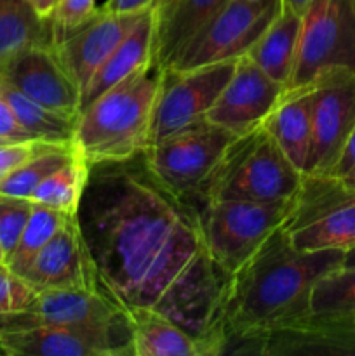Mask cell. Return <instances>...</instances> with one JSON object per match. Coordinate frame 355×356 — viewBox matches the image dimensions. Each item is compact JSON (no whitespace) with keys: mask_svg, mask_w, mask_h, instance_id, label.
Here are the masks:
<instances>
[{"mask_svg":"<svg viewBox=\"0 0 355 356\" xmlns=\"http://www.w3.org/2000/svg\"><path fill=\"white\" fill-rule=\"evenodd\" d=\"M132 351L134 356H205L204 344L166 318L150 309H131Z\"/></svg>","mask_w":355,"mask_h":356,"instance_id":"603a6c76","label":"cell"},{"mask_svg":"<svg viewBox=\"0 0 355 356\" xmlns=\"http://www.w3.org/2000/svg\"><path fill=\"white\" fill-rule=\"evenodd\" d=\"M155 2L157 0H106L100 9L108 13H143Z\"/></svg>","mask_w":355,"mask_h":356,"instance_id":"d590c367","label":"cell"},{"mask_svg":"<svg viewBox=\"0 0 355 356\" xmlns=\"http://www.w3.org/2000/svg\"><path fill=\"white\" fill-rule=\"evenodd\" d=\"M160 76L162 72L152 63L82 108L73 148L84 162L127 160L148 148Z\"/></svg>","mask_w":355,"mask_h":356,"instance_id":"3957f363","label":"cell"},{"mask_svg":"<svg viewBox=\"0 0 355 356\" xmlns=\"http://www.w3.org/2000/svg\"><path fill=\"white\" fill-rule=\"evenodd\" d=\"M31 209L33 202L30 198L0 193V249L3 254V263L16 249L31 216Z\"/></svg>","mask_w":355,"mask_h":356,"instance_id":"f546056e","label":"cell"},{"mask_svg":"<svg viewBox=\"0 0 355 356\" xmlns=\"http://www.w3.org/2000/svg\"><path fill=\"white\" fill-rule=\"evenodd\" d=\"M75 153V148L68 145H45L0 183V193L30 198L38 184L73 159Z\"/></svg>","mask_w":355,"mask_h":356,"instance_id":"4316f807","label":"cell"},{"mask_svg":"<svg viewBox=\"0 0 355 356\" xmlns=\"http://www.w3.org/2000/svg\"><path fill=\"white\" fill-rule=\"evenodd\" d=\"M37 292L51 289L103 291L90 254L77 222L70 216L54 236L42 247L21 275Z\"/></svg>","mask_w":355,"mask_h":356,"instance_id":"2e32d148","label":"cell"},{"mask_svg":"<svg viewBox=\"0 0 355 356\" xmlns=\"http://www.w3.org/2000/svg\"><path fill=\"white\" fill-rule=\"evenodd\" d=\"M54 26L28 0H0V61L30 47H52Z\"/></svg>","mask_w":355,"mask_h":356,"instance_id":"cb8c5ba5","label":"cell"},{"mask_svg":"<svg viewBox=\"0 0 355 356\" xmlns=\"http://www.w3.org/2000/svg\"><path fill=\"white\" fill-rule=\"evenodd\" d=\"M247 2H265V0H247Z\"/></svg>","mask_w":355,"mask_h":356,"instance_id":"b9f144b4","label":"cell"},{"mask_svg":"<svg viewBox=\"0 0 355 356\" xmlns=\"http://www.w3.org/2000/svg\"><path fill=\"white\" fill-rule=\"evenodd\" d=\"M0 138L13 143L37 141V139L17 122L16 115H14L7 97L3 96L2 89H0Z\"/></svg>","mask_w":355,"mask_h":356,"instance_id":"836d02e7","label":"cell"},{"mask_svg":"<svg viewBox=\"0 0 355 356\" xmlns=\"http://www.w3.org/2000/svg\"><path fill=\"white\" fill-rule=\"evenodd\" d=\"M331 72L355 75V0H312L301 16L298 56L285 94Z\"/></svg>","mask_w":355,"mask_h":356,"instance_id":"8992f818","label":"cell"},{"mask_svg":"<svg viewBox=\"0 0 355 356\" xmlns=\"http://www.w3.org/2000/svg\"><path fill=\"white\" fill-rule=\"evenodd\" d=\"M0 355L134 356L131 320L106 329L37 327L0 332Z\"/></svg>","mask_w":355,"mask_h":356,"instance_id":"4fadbf2b","label":"cell"},{"mask_svg":"<svg viewBox=\"0 0 355 356\" xmlns=\"http://www.w3.org/2000/svg\"><path fill=\"white\" fill-rule=\"evenodd\" d=\"M129 313L104 292L90 289H51L38 292L26 309L0 315V332L37 327L106 329L129 322Z\"/></svg>","mask_w":355,"mask_h":356,"instance_id":"8fae6325","label":"cell"},{"mask_svg":"<svg viewBox=\"0 0 355 356\" xmlns=\"http://www.w3.org/2000/svg\"><path fill=\"white\" fill-rule=\"evenodd\" d=\"M3 96L9 101L17 122L33 136L37 141L51 143V145H68L73 146V134H75L77 118L52 111L42 106L40 103L31 97L24 96L14 87L0 82Z\"/></svg>","mask_w":355,"mask_h":356,"instance_id":"d4e9b609","label":"cell"},{"mask_svg":"<svg viewBox=\"0 0 355 356\" xmlns=\"http://www.w3.org/2000/svg\"><path fill=\"white\" fill-rule=\"evenodd\" d=\"M226 2L228 0H157L153 3V63L159 70L169 68L188 42Z\"/></svg>","mask_w":355,"mask_h":356,"instance_id":"d6986e66","label":"cell"},{"mask_svg":"<svg viewBox=\"0 0 355 356\" xmlns=\"http://www.w3.org/2000/svg\"><path fill=\"white\" fill-rule=\"evenodd\" d=\"M281 10L282 0H228L166 70L188 72L218 63L237 61L247 54Z\"/></svg>","mask_w":355,"mask_h":356,"instance_id":"9c48e42d","label":"cell"},{"mask_svg":"<svg viewBox=\"0 0 355 356\" xmlns=\"http://www.w3.org/2000/svg\"><path fill=\"white\" fill-rule=\"evenodd\" d=\"M9 143H13V141H7V139L0 138V145H9Z\"/></svg>","mask_w":355,"mask_h":356,"instance_id":"60d3db41","label":"cell"},{"mask_svg":"<svg viewBox=\"0 0 355 356\" xmlns=\"http://www.w3.org/2000/svg\"><path fill=\"white\" fill-rule=\"evenodd\" d=\"M343 266H345V268L355 266V247H352V249H348L347 252H345Z\"/></svg>","mask_w":355,"mask_h":356,"instance_id":"f35d334b","label":"cell"},{"mask_svg":"<svg viewBox=\"0 0 355 356\" xmlns=\"http://www.w3.org/2000/svg\"><path fill=\"white\" fill-rule=\"evenodd\" d=\"M235 65L237 61H225L188 72L160 70L162 76L153 108L150 145L204 122L235 72Z\"/></svg>","mask_w":355,"mask_h":356,"instance_id":"30bf717a","label":"cell"},{"mask_svg":"<svg viewBox=\"0 0 355 356\" xmlns=\"http://www.w3.org/2000/svg\"><path fill=\"white\" fill-rule=\"evenodd\" d=\"M87 177H89V163L84 162L75 153L73 159H70L65 165L59 167L56 172L38 184L30 200L54 211L75 216Z\"/></svg>","mask_w":355,"mask_h":356,"instance_id":"484cf974","label":"cell"},{"mask_svg":"<svg viewBox=\"0 0 355 356\" xmlns=\"http://www.w3.org/2000/svg\"><path fill=\"white\" fill-rule=\"evenodd\" d=\"M282 97L284 86L242 56L237 59L235 72L205 115V122L242 138L268 120Z\"/></svg>","mask_w":355,"mask_h":356,"instance_id":"5bb4252c","label":"cell"},{"mask_svg":"<svg viewBox=\"0 0 355 356\" xmlns=\"http://www.w3.org/2000/svg\"><path fill=\"white\" fill-rule=\"evenodd\" d=\"M68 218L70 214L54 211V209L33 202L31 216L28 219L26 226H24L23 235H21L14 252L6 261L7 266L21 277L28 268V264L31 263V259L37 256L38 250L58 233V229L61 228L63 222Z\"/></svg>","mask_w":355,"mask_h":356,"instance_id":"83f0119b","label":"cell"},{"mask_svg":"<svg viewBox=\"0 0 355 356\" xmlns=\"http://www.w3.org/2000/svg\"><path fill=\"white\" fill-rule=\"evenodd\" d=\"M312 87L285 94L265 122V127L282 153L301 172L305 170L312 145Z\"/></svg>","mask_w":355,"mask_h":356,"instance_id":"44dd1931","label":"cell"},{"mask_svg":"<svg viewBox=\"0 0 355 356\" xmlns=\"http://www.w3.org/2000/svg\"><path fill=\"white\" fill-rule=\"evenodd\" d=\"M51 143L44 141H24V143H9V145H0V183L13 172L16 167L26 162L31 155L44 148Z\"/></svg>","mask_w":355,"mask_h":356,"instance_id":"d6a6232c","label":"cell"},{"mask_svg":"<svg viewBox=\"0 0 355 356\" xmlns=\"http://www.w3.org/2000/svg\"><path fill=\"white\" fill-rule=\"evenodd\" d=\"M153 35H155V19L153 7H150L136 26L125 35L124 40L111 51V54L94 72L87 86L82 90L80 111L93 103L97 96L106 92L113 86L120 83L132 73L139 72L153 63Z\"/></svg>","mask_w":355,"mask_h":356,"instance_id":"ffe728a7","label":"cell"},{"mask_svg":"<svg viewBox=\"0 0 355 356\" xmlns=\"http://www.w3.org/2000/svg\"><path fill=\"white\" fill-rule=\"evenodd\" d=\"M0 82L52 111L77 118L82 92L52 47H30L0 61Z\"/></svg>","mask_w":355,"mask_h":356,"instance_id":"9a60e30c","label":"cell"},{"mask_svg":"<svg viewBox=\"0 0 355 356\" xmlns=\"http://www.w3.org/2000/svg\"><path fill=\"white\" fill-rule=\"evenodd\" d=\"M310 2H312V0H282V7L303 16V13H305L306 7L310 6Z\"/></svg>","mask_w":355,"mask_h":356,"instance_id":"74e56055","label":"cell"},{"mask_svg":"<svg viewBox=\"0 0 355 356\" xmlns=\"http://www.w3.org/2000/svg\"><path fill=\"white\" fill-rule=\"evenodd\" d=\"M312 145L303 174L329 176L355 125V75L331 72L313 82Z\"/></svg>","mask_w":355,"mask_h":356,"instance_id":"7c38bea8","label":"cell"},{"mask_svg":"<svg viewBox=\"0 0 355 356\" xmlns=\"http://www.w3.org/2000/svg\"><path fill=\"white\" fill-rule=\"evenodd\" d=\"M355 170V125L352 129V132L348 134L347 141H345L343 149H341L340 156H338L336 163H334L333 170L329 172L331 177H338V179H343L348 174Z\"/></svg>","mask_w":355,"mask_h":356,"instance_id":"e575fe53","label":"cell"},{"mask_svg":"<svg viewBox=\"0 0 355 356\" xmlns=\"http://www.w3.org/2000/svg\"><path fill=\"white\" fill-rule=\"evenodd\" d=\"M0 261H3V254H2V249H0Z\"/></svg>","mask_w":355,"mask_h":356,"instance_id":"7bdbcfd3","label":"cell"},{"mask_svg":"<svg viewBox=\"0 0 355 356\" xmlns=\"http://www.w3.org/2000/svg\"><path fill=\"white\" fill-rule=\"evenodd\" d=\"M303 172L282 153L265 124L230 145L198 202L247 200L285 204L298 193Z\"/></svg>","mask_w":355,"mask_h":356,"instance_id":"277c9868","label":"cell"},{"mask_svg":"<svg viewBox=\"0 0 355 356\" xmlns=\"http://www.w3.org/2000/svg\"><path fill=\"white\" fill-rule=\"evenodd\" d=\"M282 228L298 250L347 252L355 247V188L338 177L303 174Z\"/></svg>","mask_w":355,"mask_h":356,"instance_id":"5b68a950","label":"cell"},{"mask_svg":"<svg viewBox=\"0 0 355 356\" xmlns=\"http://www.w3.org/2000/svg\"><path fill=\"white\" fill-rule=\"evenodd\" d=\"M77 222L103 291L125 312L150 309L223 355L219 298L202 212L148 169L145 152L89 165Z\"/></svg>","mask_w":355,"mask_h":356,"instance_id":"6da1fadb","label":"cell"},{"mask_svg":"<svg viewBox=\"0 0 355 356\" xmlns=\"http://www.w3.org/2000/svg\"><path fill=\"white\" fill-rule=\"evenodd\" d=\"M235 139L204 120L150 145L145 149L146 165L173 193L198 202L202 188Z\"/></svg>","mask_w":355,"mask_h":356,"instance_id":"ba28073f","label":"cell"},{"mask_svg":"<svg viewBox=\"0 0 355 356\" xmlns=\"http://www.w3.org/2000/svg\"><path fill=\"white\" fill-rule=\"evenodd\" d=\"M341 181H343V183L347 184V186H350V188H355V170H354V172H350V174H348L347 177H343V179H341Z\"/></svg>","mask_w":355,"mask_h":356,"instance_id":"ab89813d","label":"cell"},{"mask_svg":"<svg viewBox=\"0 0 355 356\" xmlns=\"http://www.w3.org/2000/svg\"><path fill=\"white\" fill-rule=\"evenodd\" d=\"M310 313L355 316V266L338 268L313 285Z\"/></svg>","mask_w":355,"mask_h":356,"instance_id":"f1b7e54d","label":"cell"},{"mask_svg":"<svg viewBox=\"0 0 355 356\" xmlns=\"http://www.w3.org/2000/svg\"><path fill=\"white\" fill-rule=\"evenodd\" d=\"M301 35V14L284 9L268 24L261 37L247 51L246 58L260 66L270 79L281 86H287L298 56Z\"/></svg>","mask_w":355,"mask_h":356,"instance_id":"7402d4cb","label":"cell"},{"mask_svg":"<svg viewBox=\"0 0 355 356\" xmlns=\"http://www.w3.org/2000/svg\"><path fill=\"white\" fill-rule=\"evenodd\" d=\"M345 250H298L278 228L228 275L219 298L223 355H256L268 334L310 315V294L343 266Z\"/></svg>","mask_w":355,"mask_h":356,"instance_id":"7a4b0ae2","label":"cell"},{"mask_svg":"<svg viewBox=\"0 0 355 356\" xmlns=\"http://www.w3.org/2000/svg\"><path fill=\"white\" fill-rule=\"evenodd\" d=\"M289 202L218 200L202 205L205 243L211 259L225 277L239 270L261 243L284 225Z\"/></svg>","mask_w":355,"mask_h":356,"instance_id":"52a82bcc","label":"cell"},{"mask_svg":"<svg viewBox=\"0 0 355 356\" xmlns=\"http://www.w3.org/2000/svg\"><path fill=\"white\" fill-rule=\"evenodd\" d=\"M96 13V0H59L49 16L54 26V40L59 35L79 28Z\"/></svg>","mask_w":355,"mask_h":356,"instance_id":"1f68e13d","label":"cell"},{"mask_svg":"<svg viewBox=\"0 0 355 356\" xmlns=\"http://www.w3.org/2000/svg\"><path fill=\"white\" fill-rule=\"evenodd\" d=\"M38 292L0 261V315H9L26 309L35 301Z\"/></svg>","mask_w":355,"mask_h":356,"instance_id":"4dcf8cb0","label":"cell"},{"mask_svg":"<svg viewBox=\"0 0 355 356\" xmlns=\"http://www.w3.org/2000/svg\"><path fill=\"white\" fill-rule=\"evenodd\" d=\"M256 355H355V316L310 315L260 341Z\"/></svg>","mask_w":355,"mask_h":356,"instance_id":"ac0fdd59","label":"cell"},{"mask_svg":"<svg viewBox=\"0 0 355 356\" xmlns=\"http://www.w3.org/2000/svg\"><path fill=\"white\" fill-rule=\"evenodd\" d=\"M28 2L35 7V10H37L40 16L49 17L51 16L52 9H54L56 3H58L59 0H28Z\"/></svg>","mask_w":355,"mask_h":356,"instance_id":"8d00e7d4","label":"cell"},{"mask_svg":"<svg viewBox=\"0 0 355 356\" xmlns=\"http://www.w3.org/2000/svg\"><path fill=\"white\" fill-rule=\"evenodd\" d=\"M148 10V9H146ZM108 13L97 7V13L68 33L54 40V51L70 73L80 92L87 86L101 63L111 54L125 35L136 26L146 13Z\"/></svg>","mask_w":355,"mask_h":356,"instance_id":"e0dca14e","label":"cell"}]
</instances>
